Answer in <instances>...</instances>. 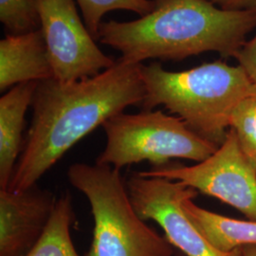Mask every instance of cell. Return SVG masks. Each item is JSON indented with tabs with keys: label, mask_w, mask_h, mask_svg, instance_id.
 <instances>
[{
	"label": "cell",
	"mask_w": 256,
	"mask_h": 256,
	"mask_svg": "<svg viewBox=\"0 0 256 256\" xmlns=\"http://www.w3.org/2000/svg\"><path fill=\"white\" fill-rule=\"evenodd\" d=\"M128 194L138 216L153 220L165 238L186 256H242V250L223 252L214 247L183 210V200L196 198L198 191L164 178L132 173L126 182Z\"/></svg>",
	"instance_id": "cell-7"
},
{
	"label": "cell",
	"mask_w": 256,
	"mask_h": 256,
	"mask_svg": "<svg viewBox=\"0 0 256 256\" xmlns=\"http://www.w3.org/2000/svg\"><path fill=\"white\" fill-rule=\"evenodd\" d=\"M230 128L236 131L242 150L256 167V95L239 104L232 113Z\"/></svg>",
	"instance_id": "cell-16"
},
{
	"label": "cell",
	"mask_w": 256,
	"mask_h": 256,
	"mask_svg": "<svg viewBox=\"0 0 256 256\" xmlns=\"http://www.w3.org/2000/svg\"><path fill=\"white\" fill-rule=\"evenodd\" d=\"M106 144L96 164L120 170L128 165L148 162L152 167L186 158L198 164L210 158L220 146L198 136L178 117L160 110L138 114L120 113L102 126Z\"/></svg>",
	"instance_id": "cell-5"
},
{
	"label": "cell",
	"mask_w": 256,
	"mask_h": 256,
	"mask_svg": "<svg viewBox=\"0 0 256 256\" xmlns=\"http://www.w3.org/2000/svg\"><path fill=\"white\" fill-rule=\"evenodd\" d=\"M214 4L220 5L222 9L229 10H256V0H208Z\"/></svg>",
	"instance_id": "cell-18"
},
{
	"label": "cell",
	"mask_w": 256,
	"mask_h": 256,
	"mask_svg": "<svg viewBox=\"0 0 256 256\" xmlns=\"http://www.w3.org/2000/svg\"><path fill=\"white\" fill-rule=\"evenodd\" d=\"M154 3L153 10L142 18L102 23L98 39L134 63L148 58L182 60L207 52L234 56L256 27V9L229 10L208 0Z\"/></svg>",
	"instance_id": "cell-2"
},
{
	"label": "cell",
	"mask_w": 256,
	"mask_h": 256,
	"mask_svg": "<svg viewBox=\"0 0 256 256\" xmlns=\"http://www.w3.org/2000/svg\"><path fill=\"white\" fill-rule=\"evenodd\" d=\"M242 256H256V245H248L242 248Z\"/></svg>",
	"instance_id": "cell-19"
},
{
	"label": "cell",
	"mask_w": 256,
	"mask_h": 256,
	"mask_svg": "<svg viewBox=\"0 0 256 256\" xmlns=\"http://www.w3.org/2000/svg\"><path fill=\"white\" fill-rule=\"evenodd\" d=\"M140 66L120 57L90 78L38 82L32 124L8 189L22 191L36 185L82 138L128 106L142 104L146 86Z\"/></svg>",
	"instance_id": "cell-1"
},
{
	"label": "cell",
	"mask_w": 256,
	"mask_h": 256,
	"mask_svg": "<svg viewBox=\"0 0 256 256\" xmlns=\"http://www.w3.org/2000/svg\"><path fill=\"white\" fill-rule=\"evenodd\" d=\"M86 28L93 38L98 39L102 18L110 10H126L142 16L150 14L154 9V0H77Z\"/></svg>",
	"instance_id": "cell-14"
},
{
	"label": "cell",
	"mask_w": 256,
	"mask_h": 256,
	"mask_svg": "<svg viewBox=\"0 0 256 256\" xmlns=\"http://www.w3.org/2000/svg\"><path fill=\"white\" fill-rule=\"evenodd\" d=\"M38 82H22L12 86L0 99V187L10 182L23 149L22 133L25 115L32 106Z\"/></svg>",
	"instance_id": "cell-11"
},
{
	"label": "cell",
	"mask_w": 256,
	"mask_h": 256,
	"mask_svg": "<svg viewBox=\"0 0 256 256\" xmlns=\"http://www.w3.org/2000/svg\"><path fill=\"white\" fill-rule=\"evenodd\" d=\"M54 68L41 28L10 34L0 41V90L54 78Z\"/></svg>",
	"instance_id": "cell-10"
},
{
	"label": "cell",
	"mask_w": 256,
	"mask_h": 256,
	"mask_svg": "<svg viewBox=\"0 0 256 256\" xmlns=\"http://www.w3.org/2000/svg\"><path fill=\"white\" fill-rule=\"evenodd\" d=\"M68 178L92 207L93 239L86 256H174L169 240L138 216L119 170L74 164Z\"/></svg>",
	"instance_id": "cell-4"
},
{
	"label": "cell",
	"mask_w": 256,
	"mask_h": 256,
	"mask_svg": "<svg viewBox=\"0 0 256 256\" xmlns=\"http://www.w3.org/2000/svg\"><path fill=\"white\" fill-rule=\"evenodd\" d=\"M234 57L238 59L239 66L245 70L248 77L256 84V34L241 46Z\"/></svg>",
	"instance_id": "cell-17"
},
{
	"label": "cell",
	"mask_w": 256,
	"mask_h": 256,
	"mask_svg": "<svg viewBox=\"0 0 256 256\" xmlns=\"http://www.w3.org/2000/svg\"><path fill=\"white\" fill-rule=\"evenodd\" d=\"M57 198L37 184L0 191V256H26L45 232Z\"/></svg>",
	"instance_id": "cell-9"
},
{
	"label": "cell",
	"mask_w": 256,
	"mask_h": 256,
	"mask_svg": "<svg viewBox=\"0 0 256 256\" xmlns=\"http://www.w3.org/2000/svg\"><path fill=\"white\" fill-rule=\"evenodd\" d=\"M174 256H186L185 254H183L182 252H176V254H174Z\"/></svg>",
	"instance_id": "cell-20"
},
{
	"label": "cell",
	"mask_w": 256,
	"mask_h": 256,
	"mask_svg": "<svg viewBox=\"0 0 256 256\" xmlns=\"http://www.w3.org/2000/svg\"><path fill=\"white\" fill-rule=\"evenodd\" d=\"M74 221L72 200L66 194L57 200L45 232L26 256H79L70 236Z\"/></svg>",
	"instance_id": "cell-13"
},
{
	"label": "cell",
	"mask_w": 256,
	"mask_h": 256,
	"mask_svg": "<svg viewBox=\"0 0 256 256\" xmlns=\"http://www.w3.org/2000/svg\"><path fill=\"white\" fill-rule=\"evenodd\" d=\"M138 174L183 183L229 204L248 220L256 221V167L245 155L232 128L225 142L202 162L192 166L169 162Z\"/></svg>",
	"instance_id": "cell-6"
},
{
	"label": "cell",
	"mask_w": 256,
	"mask_h": 256,
	"mask_svg": "<svg viewBox=\"0 0 256 256\" xmlns=\"http://www.w3.org/2000/svg\"><path fill=\"white\" fill-rule=\"evenodd\" d=\"M192 200H183V210L216 248L232 252L245 246L256 245V221L230 218L198 207Z\"/></svg>",
	"instance_id": "cell-12"
},
{
	"label": "cell",
	"mask_w": 256,
	"mask_h": 256,
	"mask_svg": "<svg viewBox=\"0 0 256 256\" xmlns=\"http://www.w3.org/2000/svg\"><path fill=\"white\" fill-rule=\"evenodd\" d=\"M0 21L10 34L39 30L36 0H0Z\"/></svg>",
	"instance_id": "cell-15"
},
{
	"label": "cell",
	"mask_w": 256,
	"mask_h": 256,
	"mask_svg": "<svg viewBox=\"0 0 256 256\" xmlns=\"http://www.w3.org/2000/svg\"><path fill=\"white\" fill-rule=\"evenodd\" d=\"M40 28L46 41L56 80L75 82L113 66L84 27L74 0H36Z\"/></svg>",
	"instance_id": "cell-8"
},
{
	"label": "cell",
	"mask_w": 256,
	"mask_h": 256,
	"mask_svg": "<svg viewBox=\"0 0 256 256\" xmlns=\"http://www.w3.org/2000/svg\"><path fill=\"white\" fill-rule=\"evenodd\" d=\"M146 86V110L158 106L178 115L198 136L220 146L239 104L256 95L245 70L216 61L188 70H165L160 63L140 66Z\"/></svg>",
	"instance_id": "cell-3"
}]
</instances>
